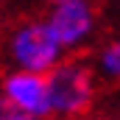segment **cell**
Segmentation results:
<instances>
[{"label": "cell", "instance_id": "2", "mask_svg": "<svg viewBox=\"0 0 120 120\" xmlns=\"http://www.w3.org/2000/svg\"><path fill=\"white\" fill-rule=\"evenodd\" d=\"M67 53L56 42L53 31L42 17H22L17 20L6 36V59L14 70H28L48 75Z\"/></svg>", "mask_w": 120, "mask_h": 120}, {"label": "cell", "instance_id": "1", "mask_svg": "<svg viewBox=\"0 0 120 120\" xmlns=\"http://www.w3.org/2000/svg\"><path fill=\"white\" fill-rule=\"evenodd\" d=\"M48 95H50V117L75 120L90 115L98 98V75L87 59L64 56L48 73Z\"/></svg>", "mask_w": 120, "mask_h": 120}, {"label": "cell", "instance_id": "9", "mask_svg": "<svg viewBox=\"0 0 120 120\" xmlns=\"http://www.w3.org/2000/svg\"><path fill=\"white\" fill-rule=\"evenodd\" d=\"M112 3H115V14L120 17V0H112Z\"/></svg>", "mask_w": 120, "mask_h": 120}, {"label": "cell", "instance_id": "5", "mask_svg": "<svg viewBox=\"0 0 120 120\" xmlns=\"http://www.w3.org/2000/svg\"><path fill=\"white\" fill-rule=\"evenodd\" d=\"M92 70L98 75V81H109V84H120V31L106 36L95 53H92Z\"/></svg>", "mask_w": 120, "mask_h": 120}, {"label": "cell", "instance_id": "6", "mask_svg": "<svg viewBox=\"0 0 120 120\" xmlns=\"http://www.w3.org/2000/svg\"><path fill=\"white\" fill-rule=\"evenodd\" d=\"M6 120H39V117H31V115H20V112H8Z\"/></svg>", "mask_w": 120, "mask_h": 120}, {"label": "cell", "instance_id": "10", "mask_svg": "<svg viewBox=\"0 0 120 120\" xmlns=\"http://www.w3.org/2000/svg\"><path fill=\"white\" fill-rule=\"evenodd\" d=\"M75 120H101V117H92V115H84V117H75Z\"/></svg>", "mask_w": 120, "mask_h": 120}, {"label": "cell", "instance_id": "7", "mask_svg": "<svg viewBox=\"0 0 120 120\" xmlns=\"http://www.w3.org/2000/svg\"><path fill=\"white\" fill-rule=\"evenodd\" d=\"M6 115H8V106H6V101L0 98V120H6Z\"/></svg>", "mask_w": 120, "mask_h": 120}, {"label": "cell", "instance_id": "3", "mask_svg": "<svg viewBox=\"0 0 120 120\" xmlns=\"http://www.w3.org/2000/svg\"><path fill=\"white\" fill-rule=\"evenodd\" d=\"M45 20L61 50L75 56L95 42L101 28V8L95 0H61L56 6H48Z\"/></svg>", "mask_w": 120, "mask_h": 120}, {"label": "cell", "instance_id": "8", "mask_svg": "<svg viewBox=\"0 0 120 120\" xmlns=\"http://www.w3.org/2000/svg\"><path fill=\"white\" fill-rule=\"evenodd\" d=\"M39 3H45V6H56V3H61V0H39Z\"/></svg>", "mask_w": 120, "mask_h": 120}, {"label": "cell", "instance_id": "4", "mask_svg": "<svg viewBox=\"0 0 120 120\" xmlns=\"http://www.w3.org/2000/svg\"><path fill=\"white\" fill-rule=\"evenodd\" d=\"M0 98L6 101L8 112H20L31 117H50V95H48V75L14 70L8 67L0 78Z\"/></svg>", "mask_w": 120, "mask_h": 120}]
</instances>
